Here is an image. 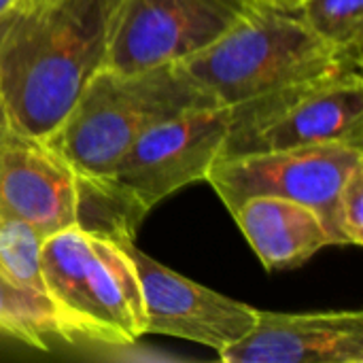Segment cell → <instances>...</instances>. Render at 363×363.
Here are the masks:
<instances>
[{"mask_svg": "<svg viewBox=\"0 0 363 363\" xmlns=\"http://www.w3.org/2000/svg\"><path fill=\"white\" fill-rule=\"evenodd\" d=\"M40 274L49 302L72 336L115 347L145 336V304L128 251L68 228L45 238Z\"/></svg>", "mask_w": 363, "mask_h": 363, "instance_id": "277c9868", "label": "cell"}, {"mask_svg": "<svg viewBox=\"0 0 363 363\" xmlns=\"http://www.w3.org/2000/svg\"><path fill=\"white\" fill-rule=\"evenodd\" d=\"M259 0H119L102 68L183 62L240 23Z\"/></svg>", "mask_w": 363, "mask_h": 363, "instance_id": "8992f818", "label": "cell"}, {"mask_svg": "<svg viewBox=\"0 0 363 363\" xmlns=\"http://www.w3.org/2000/svg\"><path fill=\"white\" fill-rule=\"evenodd\" d=\"M0 334L26 347L49 351L51 340L70 342L74 336L47 298L15 287L0 272Z\"/></svg>", "mask_w": 363, "mask_h": 363, "instance_id": "4fadbf2b", "label": "cell"}, {"mask_svg": "<svg viewBox=\"0 0 363 363\" xmlns=\"http://www.w3.org/2000/svg\"><path fill=\"white\" fill-rule=\"evenodd\" d=\"M13 132V123H11V115H9V108L4 104V98L0 94V143Z\"/></svg>", "mask_w": 363, "mask_h": 363, "instance_id": "e0dca14e", "label": "cell"}, {"mask_svg": "<svg viewBox=\"0 0 363 363\" xmlns=\"http://www.w3.org/2000/svg\"><path fill=\"white\" fill-rule=\"evenodd\" d=\"M38 2H43V0H19L17 6H28V4H38Z\"/></svg>", "mask_w": 363, "mask_h": 363, "instance_id": "d6986e66", "label": "cell"}, {"mask_svg": "<svg viewBox=\"0 0 363 363\" xmlns=\"http://www.w3.org/2000/svg\"><path fill=\"white\" fill-rule=\"evenodd\" d=\"M208 106L221 104L179 62L134 72L100 68L49 140L77 172L104 177L143 132Z\"/></svg>", "mask_w": 363, "mask_h": 363, "instance_id": "7a4b0ae2", "label": "cell"}, {"mask_svg": "<svg viewBox=\"0 0 363 363\" xmlns=\"http://www.w3.org/2000/svg\"><path fill=\"white\" fill-rule=\"evenodd\" d=\"M77 170L49 138L11 132L0 143V215L45 238L77 225Z\"/></svg>", "mask_w": 363, "mask_h": 363, "instance_id": "30bf717a", "label": "cell"}, {"mask_svg": "<svg viewBox=\"0 0 363 363\" xmlns=\"http://www.w3.org/2000/svg\"><path fill=\"white\" fill-rule=\"evenodd\" d=\"M119 0H43L0 19V94L13 132L51 138L102 68Z\"/></svg>", "mask_w": 363, "mask_h": 363, "instance_id": "6da1fadb", "label": "cell"}, {"mask_svg": "<svg viewBox=\"0 0 363 363\" xmlns=\"http://www.w3.org/2000/svg\"><path fill=\"white\" fill-rule=\"evenodd\" d=\"M362 164V145L321 143L217 157L204 181L215 189L230 215L249 198H287L315 208L330 234L336 196L347 177Z\"/></svg>", "mask_w": 363, "mask_h": 363, "instance_id": "52a82bcc", "label": "cell"}, {"mask_svg": "<svg viewBox=\"0 0 363 363\" xmlns=\"http://www.w3.org/2000/svg\"><path fill=\"white\" fill-rule=\"evenodd\" d=\"M291 6L323 43L363 66V0H298Z\"/></svg>", "mask_w": 363, "mask_h": 363, "instance_id": "5bb4252c", "label": "cell"}, {"mask_svg": "<svg viewBox=\"0 0 363 363\" xmlns=\"http://www.w3.org/2000/svg\"><path fill=\"white\" fill-rule=\"evenodd\" d=\"M179 64L221 106L325 74L345 64L359 66L311 32L291 4L270 0H259L219 40Z\"/></svg>", "mask_w": 363, "mask_h": 363, "instance_id": "3957f363", "label": "cell"}, {"mask_svg": "<svg viewBox=\"0 0 363 363\" xmlns=\"http://www.w3.org/2000/svg\"><path fill=\"white\" fill-rule=\"evenodd\" d=\"M321 143L363 147L362 66H340L228 106L219 157Z\"/></svg>", "mask_w": 363, "mask_h": 363, "instance_id": "5b68a950", "label": "cell"}, {"mask_svg": "<svg viewBox=\"0 0 363 363\" xmlns=\"http://www.w3.org/2000/svg\"><path fill=\"white\" fill-rule=\"evenodd\" d=\"M232 217L262 266L270 272L300 268L321 249L332 247L319 213L296 200L249 198Z\"/></svg>", "mask_w": 363, "mask_h": 363, "instance_id": "7c38bea8", "label": "cell"}, {"mask_svg": "<svg viewBox=\"0 0 363 363\" xmlns=\"http://www.w3.org/2000/svg\"><path fill=\"white\" fill-rule=\"evenodd\" d=\"M270 2H279V4H296L298 0H270Z\"/></svg>", "mask_w": 363, "mask_h": 363, "instance_id": "ffe728a7", "label": "cell"}, {"mask_svg": "<svg viewBox=\"0 0 363 363\" xmlns=\"http://www.w3.org/2000/svg\"><path fill=\"white\" fill-rule=\"evenodd\" d=\"M138 274L145 304V334L189 340L217 351V355L245 338L257 319V308L213 291L162 266L134 240L119 242Z\"/></svg>", "mask_w": 363, "mask_h": 363, "instance_id": "9c48e42d", "label": "cell"}, {"mask_svg": "<svg viewBox=\"0 0 363 363\" xmlns=\"http://www.w3.org/2000/svg\"><path fill=\"white\" fill-rule=\"evenodd\" d=\"M332 245H363V164L342 183L330 221Z\"/></svg>", "mask_w": 363, "mask_h": 363, "instance_id": "2e32d148", "label": "cell"}, {"mask_svg": "<svg viewBox=\"0 0 363 363\" xmlns=\"http://www.w3.org/2000/svg\"><path fill=\"white\" fill-rule=\"evenodd\" d=\"M225 363H363L362 311H257L253 330L219 353Z\"/></svg>", "mask_w": 363, "mask_h": 363, "instance_id": "8fae6325", "label": "cell"}, {"mask_svg": "<svg viewBox=\"0 0 363 363\" xmlns=\"http://www.w3.org/2000/svg\"><path fill=\"white\" fill-rule=\"evenodd\" d=\"M17 2H19V0H0V19H2L13 6H17Z\"/></svg>", "mask_w": 363, "mask_h": 363, "instance_id": "ac0fdd59", "label": "cell"}, {"mask_svg": "<svg viewBox=\"0 0 363 363\" xmlns=\"http://www.w3.org/2000/svg\"><path fill=\"white\" fill-rule=\"evenodd\" d=\"M45 236L30 223L0 215V272L15 287L47 298L40 274V247ZM49 300V298H47Z\"/></svg>", "mask_w": 363, "mask_h": 363, "instance_id": "9a60e30c", "label": "cell"}, {"mask_svg": "<svg viewBox=\"0 0 363 363\" xmlns=\"http://www.w3.org/2000/svg\"><path fill=\"white\" fill-rule=\"evenodd\" d=\"M228 132V106H208L166 119L143 132L104 174L140 211L204 181Z\"/></svg>", "mask_w": 363, "mask_h": 363, "instance_id": "ba28073f", "label": "cell"}]
</instances>
